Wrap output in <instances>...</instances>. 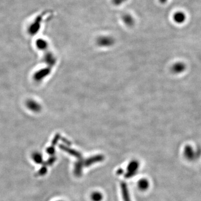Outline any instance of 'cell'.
<instances>
[{
  "label": "cell",
  "instance_id": "obj_15",
  "mask_svg": "<svg viewBox=\"0 0 201 201\" xmlns=\"http://www.w3.org/2000/svg\"></svg>",
  "mask_w": 201,
  "mask_h": 201
},
{
  "label": "cell",
  "instance_id": "obj_1",
  "mask_svg": "<svg viewBox=\"0 0 201 201\" xmlns=\"http://www.w3.org/2000/svg\"><path fill=\"white\" fill-rule=\"evenodd\" d=\"M201 154V150L199 149H194L190 145L186 146L184 149V155L189 160H193L197 158Z\"/></svg>",
  "mask_w": 201,
  "mask_h": 201
},
{
  "label": "cell",
  "instance_id": "obj_7",
  "mask_svg": "<svg viewBox=\"0 0 201 201\" xmlns=\"http://www.w3.org/2000/svg\"><path fill=\"white\" fill-rule=\"evenodd\" d=\"M90 199L92 201H102L104 199V196L99 191H94L90 194Z\"/></svg>",
  "mask_w": 201,
  "mask_h": 201
},
{
  "label": "cell",
  "instance_id": "obj_6",
  "mask_svg": "<svg viewBox=\"0 0 201 201\" xmlns=\"http://www.w3.org/2000/svg\"><path fill=\"white\" fill-rule=\"evenodd\" d=\"M187 68L186 65L183 62L175 64L173 67V71L175 73L180 74L184 72Z\"/></svg>",
  "mask_w": 201,
  "mask_h": 201
},
{
  "label": "cell",
  "instance_id": "obj_12",
  "mask_svg": "<svg viewBox=\"0 0 201 201\" xmlns=\"http://www.w3.org/2000/svg\"><path fill=\"white\" fill-rule=\"evenodd\" d=\"M127 0H112V2L113 4L116 6H118L120 5L122 3H124L125 1H126Z\"/></svg>",
  "mask_w": 201,
  "mask_h": 201
},
{
  "label": "cell",
  "instance_id": "obj_8",
  "mask_svg": "<svg viewBox=\"0 0 201 201\" xmlns=\"http://www.w3.org/2000/svg\"><path fill=\"white\" fill-rule=\"evenodd\" d=\"M122 20L124 23L128 26H132L134 24L135 21L133 17L129 14H125L122 16Z\"/></svg>",
  "mask_w": 201,
  "mask_h": 201
},
{
  "label": "cell",
  "instance_id": "obj_13",
  "mask_svg": "<svg viewBox=\"0 0 201 201\" xmlns=\"http://www.w3.org/2000/svg\"><path fill=\"white\" fill-rule=\"evenodd\" d=\"M37 44L40 47H45L46 46L45 41L42 40H39V41L37 42Z\"/></svg>",
  "mask_w": 201,
  "mask_h": 201
},
{
  "label": "cell",
  "instance_id": "obj_9",
  "mask_svg": "<svg viewBox=\"0 0 201 201\" xmlns=\"http://www.w3.org/2000/svg\"><path fill=\"white\" fill-rule=\"evenodd\" d=\"M33 159L35 163L37 164H42L43 163V157L41 154L38 153H34L33 156Z\"/></svg>",
  "mask_w": 201,
  "mask_h": 201
},
{
  "label": "cell",
  "instance_id": "obj_10",
  "mask_svg": "<svg viewBox=\"0 0 201 201\" xmlns=\"http://www.w3.org/2000/svg\"><path fill=\"white\" fill-rule=\"evenodd\" d=\"M47 171H48V169H47V166L43 165L42 167L40 168L39 171H38V172L37 173V176H43L46 174Z\"/></svg>",
  "mask_w": 201,
  "mask_h": 201
},
{
  "label": "cell",
  "instance_id": "obj_3",
  "mask_svg": "<svg viewBox=\"0 0 201 201\" xmlns=\"http://www.w3.org/2000/svg\"><path fill=\"white\" fill-rule=\"evenodd\" d=\"M139 167V165L137 161H132L129 165L127 168V175L128 177H132L135 175L138 168Z\"/></svg>",
  "mask_w": 201,
  "mask_h": 201
},
{
  "label": "cell",
  "instance_id": "obj_11",
  "mask_svg": "<svg viewBox=\"0 0 201 201\" xmlns=\"http://www.w3.org/2000/svg\"><path fill=\"white\" fill-rule=\"evenodd\" d=\"M55 159H56L55 157H50V159H49L45 163V166H51L54 163L55 161Z\"/></svg>",
  "mask_w": 201,
  "mask_h": 201
},
{
  "label": "cell",
  "instance_id": "obj_14",
  "mask_svg": "<svg viewBox=\"0 0 201 201\" xmlns=\"http://www.w3.org/2000/svg\"><path fill=\"white\" fill-rule=\"evenodd\" d=\"M159 2H160L161 3L164 4V3H165L167 2L168 0H159Z\"/></svg>",
  "mask_w": 201,
  "mask_h": 201
},
{
  "label": "cell",
  "instance_id": "obj_5",
  "mask_svg": "<svg viewBox=\"0 0 201 201\" xmlns=\"http://www.w3.org/2000/svg\"><path fill=\"white\" fill-rule=\"evenodd\" d=\"M150 183L147 179L142 178L137 183V187L141 191H145L148 189Z\"/></svg>",
  "mask_w": 201,
  "mask_h": 201
},
{
  "label": "cell",
  "instance_id": "obj_2",
  "mask_svg": "<svg viewBox=\"0 0 201 201\" xmlns=\"http://www.w3.org/2000/svg\"><path fill=\"white\" fill-rule=\"evenodd\" d=\"M44 14H42L41 16L37 17L36 20L34 21L33 23L30 25L29 28V32L31 34H34L37 33L38 30L40 28V25L41 21L42 20V17L43 16Z\"/></svg>",
  "mask_w": 201,
  "mask_h": 201
},
{
  "label": "cell",
  "instance_id": "obj_4",
  "mask_svg": "<svg viewBox=\"0 0 201 201\" xmlns=\"http://www.w3.org/2000/svg\"><path fill=\"white\" fill-rule=\"evenodd\" d=\"M186 15L182 11H178L174 13L173 16V19L175 23L181 24L184 23L185 21L186 20Z\"/></svg>",
  "mask_w": 201,
  "mask_h": 201
}]
</instances>
